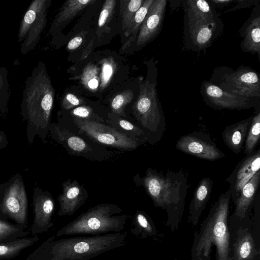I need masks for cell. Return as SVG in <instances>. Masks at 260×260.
Segmentation results:
<instances>
[{"mask_svg": "<svg viewBox=\"0 0 260 260\" xmlns=\"http://www.w3.org/2000/svg\"><path fill=\"white\" fill-rule=\"evenodd\" d=\"M54 100V90L43 62L39 61L25 82L21 116L26 122L29 145L36 136L46 143Z\"/></svg>", "mask_w": 260, "mask_h": 260, "instance_id": "obj_1", "label": "cell"}, {"mask_svg": "<svg viewBox=\"0 0 260 260\" xmlns=\"http://www.w3.org/2000/svg\"><path fill=\"white\" fill-rule=\"evenodd\" d=\"M126 233L56 239L44 241L25 260H89L125 245Z\"/></svg>", "mask_w": 260, "mask_h": 260, "instance_id": "obj_2", "label": "cell"}, {"mask_svg": "<svg viewBox=\"0 0 260 260\" xmlns=\"http://www.w3.org/2000/svg\"><path fill=\"white\" fill-rule=\"evenodd\" d=\"M231 192L222 193L211 207L209 214L194 232L190 260H211L213 246L216 260H232L228 228Z\"/></svg>", "mask_w": 260, "mask_h": 260, "instance_id": "obj_3", "label": "cell"}, {"mask_svg": "<svg viewBox=\"0 0 260 260\" xmlns=\"http://www.w3.org/2000/svg\"><path fill=\"white\" fill-rule=\"evenodd\" d=\"M142 184L154 205L166 211V225L172 232L176 231L182 217L188 187L182 170L168 171L164 175L160 172L148 168L142 179Z\"/></svg>", "mask_w": 260, "mask_h": 260, "instance_id": "obj_4", "label": "cell"}, {"mask_svg": "<svg viewBox=\"0 0 260 260\" xmlns=\"http://www.w3.org/2000/svg\"><path fill=\"white\" fill-rule=\"evenodd\" d=\"M157 68L154 62L149 64L146 79L140 81V91L133 105L136 119L151 144L159 141L166 129V123L157 93Z\"/></svg>", "mask_w": 260, "mask_h": 260, "instance_id": "obj_5", "label": "cell"}, {"mask_svg": "<svg viewBox=\"0 0 260 260\" xmlns=\"http://www.w3.org/2000/svg\"><path fill=\"white\" fill-rule=\"evenodd\" d=\"M117 206L103 203L82 213L56 233V237L84 235L96 236L120 233L124 229L127 215L121 214Z\"/></svg>", "mask_w": 260, "mask_h": 260, "instance_id": "obj_6", "label": "cell"}, {"mask_svg": "<svg viewBox=\"0 0 260 260\" xmlns=\"http://www.w3.org/2000/svg\"><path fill=\"white\" fill-rule=\"evenodd\" d=\"M211 83L222 90L243 97L260 99V78L251 68L240 66L235 71L223 66L215 69Z\"/></svg>", "mask_w": 260, "mask_h": 260, "instance_id": "obj_7", "label": "cell"}, {"mask_svg": "<svg viewBox=\"0 0 260 260\" xmlns=\"http://www.w3.org/2000/svg\"><path fill=\"white\" fill-rule=\"evenodd\" d=\"M28 199L21 175L18 173L0 184V218L28 227Z\"/></svg>", "mask_w": 260, "mask_h": 260, "instance_id": "obj_8", "label": "cell"}, {"mask_svg": "<svg viewBox=\"0 0 260 260\" xmlns=\"http://www.w3.org/2000/svg\"><path fill=\"white\" fill-rule=\"evenodd\" d=\"M51 1L34 0L31 2L20 23L18 42L20 51L26 54L33 49L41 38L47 23V10Z\"/></svg>", "mask_w": 260, "mask_h": 260, "instance_id": "obj_9", "label": "cell"}, {"mask_svg": "<svg viewBox=\"0 0 260 260\" xmlns=\"http://www.w3.org/2000/svg\"><path fill=\"white\" fill-rule=\"evenodd\" d=\"M74 121L80 133L100 144L125 150L136 149L139 145L135 137L100 122L76 118H74Z\"/></svg>", "mask_w": 260, "mask_h": 260, "instance_id": "obj_10", "label": "cell"}, {"mask_svg": "<svg viewBox=\"0 0 260 260\" xmlns=\"http://www.w3.org/2000/svg\"><path fill=\"white\" fill-rule=\"evenodd\" d=\"M200 92L206 105L215 109L240 110L260 107V99L248 98L227 92L209 81L202 82Z\"/></svg>", "mask_w": 260, "mask_h": 260, "instance_id": "obj_11", "label": "cell"}, {"mask_svg": "<svg viewBox=\"0 0 260 260\" xmlns=\"http://www.w3.org/2000/svg\"><path fill=\"white\" fill-rule=\"evenodd\" d=\"M175 147L178 150L196 157L214 161L225 157L208 135L193 132L181 136Z\"/></svg>", "mask_w": 260, "mask_h": 260, "instance_id": "obj_12", "label": "cell"}, {"mask_svg": "<svg viewBox=\"0 0 260 260\" xmlns=\"http://www.w3.org/2000/svg\"><path fill=\"white\" fill-rule=\"evenodd\" d=\"M223 29L221 19L207 24H196L184 21V39L188 49L199 51L211 46Z\"/></svg>", "mask_w": 260, "mask_h": 260, "instance_id": "obj_13", "label": "cell"}, {"mask_svg": "<svg viewBox=\"0 0 260 260\" xmlns=\"http://www.w3.org/2000/svg\"><path fill=\"white\" fill-rule=\"evenodd\" d=\"M32 206L34 218L30 229L33 235L47 232L54 225L52 216L54 201L51 193L39 187L33 189Z\"/></svg>", "mask_w": 260, "mask_h": 260, "instance_id": "obj_14", "label": "cell"}, {"mask_svg": "<svg viewBox=\"0 0 260 260\" xmlns=\"http://www.w3.org/2000/svg\"><path fill=\"white\" fill-rule=\"evenodd\" d=\"M260 169V149L246 156L237 164L226 181L230 184L231 200L234 203L244 186Z\"/></svg>", "mask_w": 260, "mask_h": 260, "instance_id": "obj_15", "label": "cell"}, {"mask_svg": "<svg viewBox=\"0 0 260 260\" xmlns=\"http://www.w3.org/2000/svg\"><path fill=\"white\" fill-rule=\"evenodd\" d=\"M167 1L154 0L142 22L136 39V45L143 47L160 33L165 18Z\"/></svg>", "mask_w": 260, "mask_h": 260, "instance_id": "obj_16", "label": "cell"}, {"mask_svg": "<svg viewBox=\"0 0 260 260\" xmlns=\"http://www.w3.org/2000/svg\"><path fill=\"white\" fill-rule=\"evenodd\" d=\"M49 132L52 138L62 145L69 152L76 155L96 159L94 148L85 140L56 123H50Z\"/></svg>", "mask_w": 260, "mask_h": 260, "instance_id": "obj_17", "label": "cell"}, {"mask_svg": "<svg viewBox=\"0 0 260 260\" xmlns=\"http://www.w3.org/2000/svg\"><path fill=\"white\" fill-rule=\"evenodd\" d=\"M243 40L240 43L243 52L257 54L260 57V4L252 12L238 31Z\"/></svg>", "mask_w": 260, "mask_h": 260, "instance_id": "obj_18", "label": "cell"}, {"mask_svg": "<svg viewBox=\"0 0 260 260\" xmlns=\"http://www.w3.org/2000/svg\"><path fill=\"white\" fill-rule=\"evenodd\" d=\"M62 193L58 197L59 209V216L73 215L84 204L86 199L83 188L76 180H70L62 184Z\"/></svg>", "mask_w": 260, "mask_h": 260, "instance_id": "obj_19", "label": "cell"}, {"mask_svg": "<svg viewBox=\"0 0 260 260\" xmlns=\"http://www.w3.org/2000/svg\"><path fill=\"white\" fill-rule=\"evenodd\" d=\"M183 3L184 21L207 24L220 19L215 8L209 1L188 0Z\"/></svg>", "mask_w": 260, "mask_h": 260, "instance_id": "obj_20", "label": "cell"}, {"mask_svg": "<svg viewBox=\"0 0 260 260\" xmlns=\"http://www.w3.org/2000/svg\"><path fill=\"white\" fill-rule=\"evenodd\" d=\"M212 189V181L210 177L203 178L194 191L189 206L188 223L197 225L208 203Z\"/></svg>", "mask_w": 260, "mask_h": 260, "instance_id": "obj_21", "label": "cell"}, {"mask_svg": "<svg viewBox=\"0 0 260 260\" xmlns=\"http://www.w3.org/2000/svg\"><path fill=\"white\" fill-rule=\"evenodd\" d=\"M253 116L225 127L222 137L225 145L238 154L244 148L245 139L251 125Z\"/></svg>", "mask_w": 260, "mask_h": 260, "instance_id": "obj_22", "label": "cell"}, {"mask_svg": "<svg viewBox=\"0 0 260 260\" xmlns=\"http://www.w3.org/2000/svg\"><path fill=\"white\" fill-rule=\"evenodd\" d=\"M260 182V171L244 186L235 203L233 216L239 219H243L248 215L256 197Z\"/></svg>", "mask_w": 260, "mask_h": 260, "instance_id": "obj_23", "label": "cell"}, {"mask_svg": "<svg viewBox=\"0 0 260 260\" xmlns=\"http://www.w3.org/2000/svg\"><path fill=\"white\" fill-rule=\"evenodd\" d=\"M233 246L232 260H253L259 254L252 235L246 229L238 230Z\"/></svg>", "mask_w": 260, "mask_h": 260, "instance_id": "obj_24", "label": "cell"}, {"mask_svg": "<svg viewBox=\"0 0 260 260\" xmlns=\"http://www.w3.org/2000/svg\"><path fill=\"white\" fill-rule=\"evenodd\" d=\"M94 0H69L64 2L54 19L50 32H54L74 18L80 11Z\"/></svg>", "mask_w": 260, "mask_h": 260, "instance_id": "obj_25", "label": "cell"}, {"mask_svg": "<svg viewBox=\"0 0 260 260\" xmlns=\"http://www.w3.org/2000/svg\"><path fill=\"white\" fill-rule=\"evenodd\" d=\"M40 240L37 235L23 237L8 242H0V260H7L18 256L21 251Z\"/></svg>", "mask_w": 260, "mask_h": 260, "instance_id": "obj_26", "label": "cell"}, {"mask_svg": "<svg viewBox=\"0 0 260 260\" xmlns=\"http://www.w3.org/2000/svg\"><path fill=\"white\" fill-rule=\"evenodd\" d=\"M131 232L140 239H146L156 235V227L153 221L147 214L142 211H137L134 215Z\"/></svg>", "mask_w": 260, "mask_h": 260, "instance_id": "obj_27", "label": "cell"}, {"mask_svg": "<svg viewBox=\"0 0 260 260\" xmlns=\"http://www.w3.org/2000/svg\"><path fill=\"white\" fill-rule=\"evenodd\" d=\"M153 1L145 0L142 6L132 18L124 32L126 36H132L125 44L126 46L129 45L132 42L136 40L141 25Z\"/></svg>", "mask_w": 260, "mask_h": 260, "instance_id": "obj_28", "label": "cell"}, {"mask_svg": "<svg viewBox=\"0 0 260 260\" xmlns=\"http://www.w3.org/2000/svg\"><path fill=\"white\" fill-rule=\"evenodd\" d=\"M30 234V231L0 218V242L14 241L25 237Z\"/></svg>", "mask_w": 260, "mask_h": 260, "instance_id": "obj_29", "label": "cell"}, {"mask_svg": "<svg viewBox=\"0 0 260 260\" xmlns=\"http://www.w3.org/2000/svg\"><path fill=\"white\" fill-rule=\"evenodd\" d=\"M260 138V107L255 109L252 120L244 145V152L246 155L253 152Z\"/></svg>", "mask_w": 260, "mask_h": 260, "instance_id": "obj_30", "label": "cell"}, {"mask_svg": "<svg viewBox=\"0 0 260 260\" xmlns=\"http://www.w3.org/2000/svg\"><path fill=\"white\" fill-rule=\"evenodd\" d=\"M145 0H131L121 1L122 27L125 30L136 12Z\"/></svg>", "mask_w": 260, "mask_h": 260, "instance_id": "obj_31", "label": "cell"}, {"mask_svg": "<svg viewBox=\"0 0 260 260\" xmlns=\"http://www.w3.org/2000/svg\"><path fill=\"white\" fill-rule=\"evenodd\" d=\"M134 98L133 92L129 89L124 90L112 100L110 106L112 112L119 116L125 117L124 109Z\"/></svg>", "mask_w": 260, "mask_h": 260, "instance_id": "obj_32", "label": "cell"}, {"mask_svg": "<svg viewBox=\"0 0 260 260\" xmlns=\"http://www.w3.org/2000/svg\"><path fill=\"white\" fill-rule=\"evenodd\" d=\"M99 80L96 67L93 64L87 66L82 76L83 84L90 89L95 90L99 86Z\"/></svg>", "mask_w": 260, "mask_h": 260, "instance_id": "obj_33", "label": "cell"}, {"mask_svg": "<svg viewBox=\"0 0 260 260\" xmlns=\"http://www.w3.org/2000/svg\"><path fill=\"white\" fill-rule=\"evenodd\" d=\"M116 1L106 0L102 9L98 21V27L104 26L112 15Z\"/></svg>", "mask_w": 260, "mask_h": 260, "instance_id": "obj_34", "label": "cell"}, {"mask_svg": "<svg viewBox=\"0 0 260 260\" xmlns=\"http://www.w3.org/2000/svg\"><path fill=\"white\" fill-rule=\"evenodd\" d=\"M117 123L118 126L120 127L123 130L133 133L134 136H142L145 140L147 141L146 135L144 131L138 126L134 125L129 121L122 119H117Z\"/></svg>", "mask_w": 260, "mask_h": 260, "instance_id": "obj_35", "label": "cell"}, {"mask_svg": "<svg viewBox=\"0 0 260 260\" xmlns=\"http://www.w3.org/2000/svg\"><path fill=\"white\" fill-rule=\"evenodd\" d=\"M114 71L113 64L111 61H103L101 73L102 88H104L110 81Z\"/></svg>", "mask_w": 260, "mask_h": 260, "instance_id": "obj_36", "label": "cell"}, {"mask_svg": "<svg viewBox=\"0 0 260 260\" xmlns=\"http://www.w3.org/2000/svg\"><path fill=\"white\" fill-rule=\"evenodd\" d=\"M71 114L74 118L93 121L91 118L93 115V111L88 106H82L78 107L71 111Z\"/></svg>", "mask_w": 260, "mask_h": 260, "instance_id": "obj_37", "label": "cell"}, {"mask_svg": "<svg viewBox=\"0 0 260 260\" xmlns=\"http://www.w3.org/2000/svg\"><path fill=\"white\" fill-rule=\"evenodd\" d=\"M83 103L80 99L72 93H67L62 101V107L66 110L71 109Z\"/></svg>", "mask_w": 260, "mask_h": 260, "instance_id": "obj_38", "label": "cell"}, {"mask_svg": "<svg viewBox=\"0 0 260 260\" xmlns=\"http://www.w3.org/2000/svg\"><path fill=\"white\" fill-rule=\"evenodd\" d=\"M238 3L237 5L234 7L232 8V9H230L229 10L226 11V12H231L232 11H234L237 10L238 9L243 8L249 7L251 6L254 5L256 6L259 4V0H238L236 1Z\"/></svg>", "mask_w": 260, "mask_h": 260, "instance_id": "obj_39", "label": "cell"}, {"mask_svg": "<svg viewBox=\"0 0 260 260\" xmlns=\"http://www.w3.org/2000/svg\"><path fill=\"white\" fill-rule=\"evenodd\" d=\"M83 42V39L80 36H77L73 38L68 44V49L73 50L79 47Z\"/></svg>", "mask_w": 260, "mask_h": 260, "instance_id": "obj_40", "label": "cell"}, {"mask_svg": "<svg viewBox=\"0 0 260 260\" xmlns=\"http://www.w3.org/2000/svg\"><path fill=\"white\" fill-rule=\"evenodd\" d=\"M214 8H224L230 4L235 0H209Z\"/></svg>", "mask_w": 260, "mask_h": 260, "instance_id": "obj_41", "label": "cell"}, {"mask_svg": "<svg viewBox=\"0 0 260 260\" xmlns=\"http://www.w3.org/2000/svg\"><path fill=\"white\" fill-rule=\"evenodd\" d=\"M8 144L9 141L5 132L0 131V150L6 148Z\"/></svg>", "mask_w": 260, "mask_h": 260, "instance_id": "obj_42", "label": "cell"}, {"mask_svg": "<svg viewBox=\"0 0 260 260\" xmlns=\"http://www.w3.org/2000/svg\"><path fill=\"white\" fill-rule=\"evenodd\" d=\"M254 260H259L258 259H254Z\"/></svg>", "mask_w": 260, "mask_h": 260, "instance_id": "obj_43", "label": "cell"}, {"mask_svg": "<svg viewBox=\"0 0 260 260\" xmlns=\"http://www.w3.org/2000/svg\"><path fill=\"white\" fill-rule=\"evenodd\" d=\"M171 260H176V259H171Z\"/></svg>", "mask_w": 260, "mask_h": 260, "instance_id": "obj_44", "label": "cell"}]
</instances>
